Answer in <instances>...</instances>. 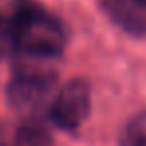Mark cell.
Returning a JSON list of instances; mask_svg holds the SVG:
<instances>
[{
  "mask_svg": "<svg viewBox=\"0 0 146 146\" xmlns=\"http://www.w3.org/2000/svg\"><path fill=\"white\" fill-rule=\"evenodd\" d=\"M10 40L22 58L50 62L62 54L66 30L52 12L32 2H20L10 18Z\"/></svg>",
  "mask_w": 146,
  "mask_h": 146,
  "instance_id": "1",
  "label": "cell"
},
{
  "mask_svg": "<svg viewBox=\"0 0 146 146\" xmlns=\"http://www.w3.org/2000/svg\"><path fill=\"white\" fill-rule=\"evenodd\" d=\"M56 70L48 66L46 60L22 58L12 68L6 98L8 104L22 114V118H34L38 110L50 106L56 94Z\"/></svg>",
  "mask_w": 146,
  "mask_h": 146,
  "instance_id": "2",
  "label": "cell"
},
{
  "mask_svg": "<svg viewBox=\"0 0 146 146\" xmlns=\"http://www.w3.org/2000/svg\"><path fill=\"white\" fill-rule=\"evenodd\" d=\"M90 104H92L90 84L82 78H74V80L66 82L54 94V98L48 106V116L54 122V126H58L66 132H74L88 118Z\"/></svg>",
  "mask_w": 146,
  "mask_h": 146,
  "instance_id": "3",
  "label": "cell"
},
{
  "mask_svg": "<svg viewBox=\"0 0 146 146\" xmlns=\"http://www.w3.org/2000/svg\"><path fill=\"white\" fill-rule=\"evenodd\" d=\"M0 146H52V136L36 118L2 120Z\"/></svg>",
  "mask_w": 146,
  "mask_h": 146,
  "instance_id": "4",
  "label": "cell"
},
{
  "mask_svg": "<svg viewBox=\"0 0 146 146\" xmlns=\"http://www.w3.org/2000/svg\"><path fill=\"white\" fill-rule=\"evenodd\" d=\"M110 20L132 36H146V6L140 0H102Z\"/></svg>",
  "mask_w": 146,
  "mask_h": 146,
  "instance_id": "5",
  "label": "cell"
},
{
  "mask_svg": "<svg viewBox=\"0 0 146 146\" xmlns=\"http://www.w3.org/2000/svg\"><path fill=\"white\" fill-rule=\"evenodd\" d=\"M120 146H146V110L126 122L120 134Z\"/></svg>",
  "mask_w": 146,
  "mask_h": 146,
  "instance_id": "6",
  "label": "cell"
},
{
  "mask_svg": "<svg viewBox=\"0 0 146 146\" xmlns=\"http://www.w3.org/2000/svg\"><path fill=\"white\" fill-rule=\"evenodd\" d=\"M12 48V40H10V20L0 16V58H2L8 50Z\"/></svg>",
  "mask_w": 146,
  "mask_h": 146,
  "instance_id": "7",
  "label": "cell"
},
{
  "mask_svg": "<svg viewBox=\"0 0 146 146\" xmlns=\"http://www.w3.org/2000/svg\"><path fill=\"white\" fill-rule=\"evenodd\" d=\"M140 2H142V4H144V6H146V0H140Z\"/></svg>",
  "mask_w": 146,
  "mask_h": 146,
  "instance_id": "8",
  "label": "cell"
}]
</instances>
